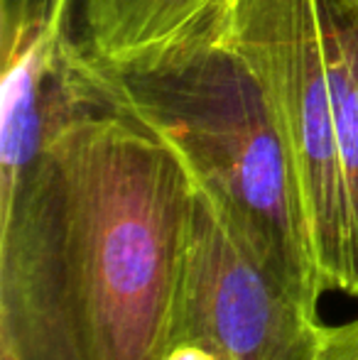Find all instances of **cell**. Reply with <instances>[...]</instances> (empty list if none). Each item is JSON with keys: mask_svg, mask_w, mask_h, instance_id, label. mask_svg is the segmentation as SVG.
<instances>
[{"mask_svg": "<svg viewBox=\"0 0 358 360\" xmlns=\"http://www.w3.org/2000/svg\"><path fill=\"white\" fill-rule=\"evenodd\" d=\"M191 209L177 152L118 96L69 123L0 206V351L162 360Z\"/></svg>", "mask_w": 358, "mask_h": 360, "instance_id": "cell-1", "label": "cell"}, {"mask_svg": "<svg viewBox=\"0 0 358 360\" xmlns=\"http://www.w3.org/2000/svg\"><path fill=\"white\" fill-rule=\"evenodd\" d=\"M334 128L349 201V297L358 299V0H317Z\"/></svg>", "mask_w": 358, "mask_h": 360, "instance_id": "cell-5", "label": "cell"}, {"mask_svg": "<svg viewBox=\"0 0 358 360\" xmlns=\"http://www.w3.org/2000/svg\"><path fill=\"white\" fill-rule=\"evenodd\" d=\"M329 326L319 307L270 270L194 189L172 343L219 360H319Z\"/></svg>", "mask_w": 358, "mask_h": 360, "instance_id": "cell-4", "label": "cell"}, {"mask_svg": "<svg viewBox=\"0 0 358 360\" xmlns=\"http://www.w3.org/2000/svg\"><path fill=\"white\" fill-rule=\"evenodd\" d=\"M0 360H15L10 353H5V351H0Z\"/></svg>", "mask_w": 358, "mask_h": 360, "instance_id": "cell-9", "label": "cell"}, {"mask_svg": "<svg viewBox=\"0 0 358 360\" xmlns=\"http://www.w3.org/2000/svg\"><path fill=\"white\" fill-rule=\"evenodd\" d=\"M224 0H79L82 42L96 59H118L172 37Z\"/></svg>", "mask_w": 358, "mask_h": 360, "instance_id": "cell-6", "label": "cell"}, {"mask_svg": "<svg viewBox=\"0 0 358 360\" xmlns=\"http://www.w3.org/2000/svg\"><path fill=\"white\" fill-rule=\"evenodd\" d=\"M319 360H358V321L329 326Z\"/></svg>", "mask_w": 358, "mask_h": 360, "instance_id": "cell-7", "label": "cell"}, {"mask_svg": "<svg viewBox=\"0 0 358 360\" xmlns=\"http://www.w3.org/2000/svg\"><path fill=\"white\" fill-rule=\"evenodd\" d=\"M221 5L153 47L94 59L120 105L177 152L221 221L319 307L324 287L295 160L263 81L226 32Z\"/></svg>", "mask_w": 358, "mask_h": 360, "instance_id": "cell-2", "label": "cell"}, {"mask_svg": "<svg viewBox=\"0 0 358 360\" xmlns=\"http://www.w3.org/2000/svg\"><path fill=\"white\" fill-rule=\"evenodd\" d=\"M231 42L260 76L300 176L324 292H349V201L317 0H224Z\"/></svg>", "mask_w": 358, "mask_h": 360, "instance_id": "cell-3", "label": "cell"}, {"mask_svg": "<svg viewBox=\"0 0 358 360\" xmlns=\"http://www.w3.org/2000/svg\"><path fill=\"white\" fill-rule=\"evenodd\" d=\"M162 360H219L211 351H206L204 346L196 343H172L165 351Z\"/></svg>", "mask_w": 358, "mask_h": 360, "instance_id": "cell-8", "label": "cell"}]
</instances>
